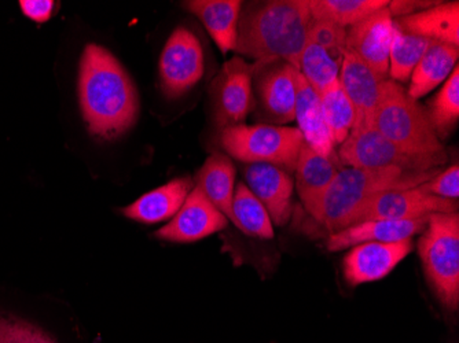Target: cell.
Masks as SVG:
<instances>
[{
	"label": "cell",
	"instance_id": "cell-9",
	"mask_svg": "<svg viewBox=\"0 0 459 343\" xmlns=\"http://www.w3.org/2000/svg\"><path fill=\"white\" fill-rule=\"evenodd\" d=\"M458 201L427 194L417 187L389 190L368 198L351 216L348 226L374 220H415L437 213H458ZM345 227V228H347Z\"/></svg>",
	"mask_w": 459,
	"mask_h": 343
},
{
	"label": "cell",
	"instance_id": "cell-34",
	"mask_svg": "<svg viewBox=\"0 0 459 343\" xmlns=\"http://www.w3.org/2000/svg\"><path fill=\"white\" fill-rule=\"evenodd\" d=\"M439 4L440 2H427V0L425 2L424 0H396V2H389L388 10L392 17L399 18L430 9Z\"/></svg>",
	"mask_w": 459,
	"mask_h": 343
},
{
	"label": "cell",
	"instance_id": "cell-2",
	"mask_svg": "<svg viewBox=\"0 0 459 343\" xmlns=\"http://www.w3.org/2000/svg\"><path fill=\"white\" fill-rule=\"evenodd\" d=\"M312 17L308 0H271L241 12L237 53L259 61L281 59L299 69Z\"/></svg>",
	"mask_w": 459,
	"mask_h": 343
},
{
	"label": "cell",
	"instance_id": "cell-11",
	"mask_svg": "<svg viewBox=\"0 0 459 343\" xmlns=\"http://www.w3.org/2000/svg\"><path fill=\"white\" fill-rule=\"evenodd\" d=\"M344 53L345 28L326 21L312 20L299 71L316 94L321 95L339 79Z\"/></svg>",
	"mask_w": 459,
	"mask_h": 343
},
{
	"label": "cell",
	"instance_id": "cell-32",
	"mask_svg": "<svg viewBox=\"0 0 459 343\" xmlns=\"http://www.w3.org/2000/svg\"><path fill=\"white\" fill-rule=\"evenodd\" d=\"M424 193L445 200L458 201L459 197V167L451 165L447 169L439 172L429 182L420 185Z\"/></svg>",
	"mask_w": 459,
	"mask_h": 343
},
{
	"label": "cell",
	"instance_id": "cell-15",
	"mask_svg": "<svg viewBox=\"0 0 459 343\" xmlns=\"http://www.w3.org/2000/svg\"><path fill=\"white\" fill-rule=\"evenodd\" d=\"M412 247V238L391 244L368 242L351 247L342 262L345 280L351 286L377 282L406 259Z\"/></svg>",
	"mask_w": 459,
	"mask_h": 343
},
{
	"label": "cell",
	"instance_id": "cell-12",
	"mask_svg": "<svg viewBox=\"0 0 459 343\" xmlns=\"http://www.w3.org/2000/svg\"><path fill=\"white\" fill-rule=\"evenodd\" d=\"M218 130L242 125L254 110V65L236 56L224 64L211 89Z\"/></svg>",
	"mask_w": 459,
	"mask_h": 343
},
{
	"label": "cell",
	"instance_id": "cell-10",
	"mask_svg": "<svg viewBox=\"0 0 459 343\" xmlns=\"http://www.w3.org/2000/svg\"><path fill=\"white\" fill-rule=\"evenodd\" d=\"M299 69L281 59L259 61L254 65V98L259 117L268 123L295 120Z\"/></svg>",
	"mask_w": 459,
	"mask_h": 343
},
{
	"label": "cell",
	"instance_id": "cell-30",
	"mask_svg": "<svg viewBox=\"0 0 459 343\" xmlns=\"http://www.w3.org/2000/svg\"><path fill=\"white\" fill-rule=\"evenodd\" d=\"M430 41L432 40L401 32L394 25L388 72L392 81H409L415 66L419 65L420 59L429 47Z\"/></svg>",
	"mask_w": 459,
	"mask_h": 343
},
{
	"label": "cell",
	"instance_id": "cell-29",
	"mask_svg": "<svg viewBox=\"0 0 459 343\" xmlns=\"http://www.w3.org/2000/svg\"><path fill=\"white\" fill-rule=\"evenodd\" d=\"M428 117L432 124L436 136L447 139L456 128L459 120V68L451 72L445 85L432 100L428 103Z\"/></svg>",
	"mask_w": 459,
	"mask_h": 343
},
{
	"label": "cell",
	"instance_id": "cell-4",
	"mask_svg": "<svg viewBox=\"0 0 459 343\" xmlns=\"http://www.w3.org/2000/svg\"><path fill=\"white\" fill-rule=\"evenodd\" d=\"M371 128L407 156L447 162L445 146L433 131L427 109L398 82L384 81Z\"/></svg>",
	"mask_w": 459,
	"mask_h": 343
},
{
	"label": "cell",
	"instance_id": "cell-16",
	"mask_svg": "<svg viewBox=\"0 0 459 343\" xmlns=\"http://www.w3.org/2000/svg\"><path fill=\"white\" fill-rule=\"evenodd\" d=\"M245 185L263 203L275 226H285L290 219L291 195L295 182L290 174L270 164H247Z\"/></svg>",
	"mask_w": 459,
	"mask_h": 343
},
{
	"label": "cell",
	"instance_id": "cell-5",
	"mask_svg": "<svg viewBox=\"0 0 459 343\" xmlns=\"http://www.w3.org/2000/svg\"><path fill=\"white\" fill-rule=\"evenodd\" d=\"M428 283L442 305L456 311L459 305V214L437 213L428 219L419 241Z\"/></svg>",
	"mask_w": 459,
	"mask_h": 343
},
{
	"label": "cell",
	"instance_id": "cell-22",
	"mask_svg": "<svg viewBox=\"0 0 459 343\" xmlns=\"http://www.w3.org/2000/svg\"><path fill=\"white\" fill-rule=\"evenodd\" d=\"M394 25L407 35L459 47V4L456 0L406 17L394 18Z\"/></svg>",
	"mask_w": 459,
	"mask_h": 343
},
{
	"label": "cell",
	"instance_id": "cell-31",
	"mask_svg": "<svg viewBox=\"0 0 459 343\" xmlns=\"http://www.w3.org/2000/svg\"><path fill=\"white\" fill-rule=\"evenodd\" d=\"M0 343H56L48 332L10 313H0Z\"/></svg>",
	"mask_w": 459,
	"mask_h": 343
},
{
	"label": "cell",
	"instance_id": "cell-6",
	"mask_svg": "<svg viewBox=\"0 0 459 343\" xmlns=\"http://www.w3.org/2000/svg\"><path fill=\"white\" fill-rule=\"evenodd\" d=\"M219 146L226 156L245 164H270L286 172L296 169L304 144L299 128L285 125H237L219 131Z\"/></svg>",
	"mask_w": 459,
	"mask_h": 343
},
{
	"label": "cell",
	"instance_id": "cell-25",
	"mask_svg": "<svg viewBox=\"0 0 459 343\" xmlns=\"http://www.w3.org/2000/svg\"><path fill=\"white\" fill-rule=\"evenodd\" d=\"M458 56L459 47L456 46L430 41L429 47L420 59L419 65L412 71L407 94L412 99L419 100L432 92L437 85L448 79L456 66Z\"/></svg>",
	"mask_w": 459,
	"mask_h": 343
},
{
	"label": "cell",
	"instance_id": "cell-20",
	"mask_svg": "<svg viewBox=\"0 0 459 343\" xmlns=\"http://www.w3.org/2000/svg\"><path fill=\"white\" fill-rule=\"evenodd\" d=\"M193 188L192 177H178L142 195L135 202L124 208L121 213L138 223H161L174 218Z\"/></svg>",
	"mask_w": 459,
	"mask_h": 343
},
{
	"label": "cell",
	"instance_id": "cell-27",
	"mask_svg": "<svg viewBox=\"0 0 459 343\" xmlns=\"http://www.w3.org/2000/svg\"><path fill=\"white\" fill-rule=\"evenodd\" d=\"M325 123L334 147L344 143L355 125V109L342 90L340 80H334L319 95Z\"/></svg>",
	"mask_w": 459,
	"mask_h": 343
},
{
	"label": "cell",
	"instance_id": "cell-19",
	"mask_svg": "<svg viewBox=\"0 0 459 343\" xmlns=\"http://www.w3.org/2000/svg\"><path fill=\"white\" fill-rule=\"evenodd\" d=\"M339 159H327L304 143L296 162V187L308 214L314 216L325 193L339 174Z\"/></svg>",
	"mask_w": 459,
	"mask_h": 343
},
{
	"label": "cell",
	"instance_id": "cell-23",
	"mask_svg": "<svg viewBox=\"0 0 459 343\" xmlns=\"http://www.w3.org/2000/svg\"><path fill=\"white\" fill-rule=\"evenodd\" d=\"M295 120L303 135L304 143L308 144L316 153L327 159H339L334 151L332 136L325 123L321 98L312 90L311 85L299 71L298 98H296Z\"/></svg>",
	"mask_w": 459,
	"mask_h": 343
},
{
	"label": "cell",
	"instance_id": "cell-21",
	"mask_svg": "<svg viewBox=\"0 0 459 343\" xmlns=\"http://www.w3.org/2000/svg\"><path fill=\"white\" fill-rule=\"evenodd\" d=\"M183 7L203 22L219 50L226 56L236 50L242 2L239 0H189Z\"/></svg>",
	"mask_w": 459,
	"mask_h": 343
},
{
	"label": "cell",
	"instance_id": "cell-17",
	"mask_svg": "<svg viewBox=\"0 0 459 343\" xmlns=\"http://www.w3.org/2000/svg\"><path fill=\"white\" fill-rule=\"evenodd\" d=\"M340 84L355 109L353 130L371 128L374 112L377 109L381 89L385 80L370 71L365 62L345 50L339 74Z\"/></svg>",
	"mask_w": 459,
	"mask_h": 343
},
{
	"label": "cell",
	"instance_id": "cell-8",
	"mask_svg": "<svg viewBox=\"0 0 459 343\" xmlns=\"http://www.w3.org/2000/svg\"><path fill=\"white\" fill-rule=\"evenodd\" d=\"M205 73V53L200 39L189 28L172 30L159 61L160 89L169 99L192 91Z\"/></svg>",
	"mask_w": 459,
	"mask_h": 343
},
{
	"label": "cell",
	"instance_id": "cell-14",
	"mask_svg": "<svg viewBox=\"0 0 459 343\" xmlns=\"http://www.w3.org/2000/svg\"><path fill=\"white\" fill-rule=\"evenodd\" d=\"M392 30L394 17L388 7L345 30V50L355 54L383 80L389 72Z\"/></svg>",
	"mask_w": 459,
	"mask_h": 343
},
{
	"label": "cell",
	"instance_id": "cell-26",
	"mask_svg": "<svg viewBox=\"0 0 459 343\" xmlns=\"http://www.w3.org/2000/svg\"><path fill=\"white\" fill-rule=\"evenodd\" d=\"M388 0H308L312 20L347 28L388 7Z\"/></svg>",
	"mask_w": 459,
	"mask_h": 343
},
{
	"label": "cell",
	"instance_id": "cell-24",
	"mask_svg": "<svg viewBox=\"0 0 459 343\" xmlns=\"http://www.w3.org/2000/svg\"><path fill=\"white\" fill-rule=\"evenodd\" d=\"M197 185L227 220L234 224L233 200L236 193V167L224 153L211 154L195 176Z\"/></svg>",
	"mask_w": 459,
	"mask_h": 343
},
{
	"label": "cell",
	"instance_id": "cell-13",
	"mask_svg": "<svg viewBox=\"0 0 459 343\" xmlns=\"http://www.w3.org/2000/svg\"><path fill=\"white\" fill-rule=\"evenodd\" d=\"M227 224L226 216L204 195L200 188L195 187L172 220L154 235L161 241L190 244L221 231Z\"/></svg>",
	"mask_w": 459,
	"mask_h": 343
},
{
	"label": "cell",
	"instance_id": "cell-1",
	"mask_svg": "<svg viewBox=\"0 0 459 343\" xmlns=\"http://www.w3.org/2000/svg\"><path fill=\"white\" fill-rule=\"evenodd\" d=\"M77 98L87 133L98 141L121 138L138 120L135 82L120 61L97 43L87 45L80 56Z\"/></svg>",
	"mask_w": 459,
	"mask_h": 343
},
{
	"label": "cell",
	"instance_id": "cell-7",
	"mask_svg": "<svg viewBox=\"0 0 459 343\" xmlns=\"http://www.w3.org/2000/svg\"><path fill=\"white\" fill-rule=\"evenodd\" d=\"M340 164L358 169H399L403 172H427L445 165V161L407 156L374 128L351 131L337 154Z\"/></svg>",
	"mask_w": 459,
	"mask_h": 343
},
{
	"label": "cell",
	"instance_id": "cell-33",
	"mask_svg": "<svg viewBox=\"0 0 459 343\" xmlns=\"http://www.w3.org/2000/svg\"><path fill=\"white\" fill-rule=\"evenodd\" d=\"M56 4L51 0H24V2H20L21 12L38 24H43L53 17Z\"/></svg>",
	"mask_w": 459,
	"mask_h": 343
},
{
	"label": "cell",
	"instance_id": "cell-18",
	"mask_svg": "<svg viewBox=\"0 0 459 343\" xmlns=\"http://www.w3.org/2000/svg\"><path fill=\"white\" fill-rule=\"evenodd\" d=\"M428 219H415V220H374L353 224L347 228L330 234L326 247L329 252H340L350 249L368 242H391L404 241L414 235L422 234L428 226Z\"/></svg>",
	"mask_w": 459,
	"mask_h": 343
},
{
	"label": "cell",
	"instance_id": "cell-28",
	"mask_svg": "<svg viewBox=\"0 0 459 343\" xmlns=\"http://www.w3.org/2000/svg\"><path fill=\"white\" fill-rule=\"evenodd\" d=\"M234 226L244 234L260 239L274 236V227L263 203L250 193L245 183H239L233 200Z\"/></svg>",
	"mask_w": 459,
	"mask_h": 343
},
{
	"label": "cell",
	"instance_id": "cell-3",
	"mask_svg": "<svg viewBox=\"0 0 459 343\" xmlns=\"http://www.w3.org/2000/svg\"><path fill=\"white\" fill-rule=\"evenodd\" d=\"M439 172L437 167L427 172L342 167L325 193L312 218L327 232L334 234L348 226L351 216L368 198L384 191L417 187L429 182Z\"/></svg>",
	"mask_w": 459,
	"mask_h": 343
}]
</instances>
